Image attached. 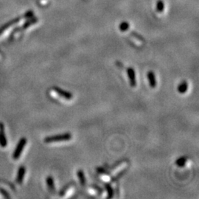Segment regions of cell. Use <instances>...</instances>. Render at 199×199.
Wrapping results in <instances>:
<instances>
[{
  "mask_svg": "<svg viewBox=\"0 0 199 199\" xmlns=\"http://www.w3.org/2000/svg\"><path fill=\"white\" fill-rule=\"evenodd\" d=\"M72 137L70 133H64L62 134L54 135V136H47L44 139V142L46 143H53V142H59L69 141Z\"/></svg>",
  "mask_w": 199,
  "mask_h": 199,
  "instance_id": "6da1fadb",
  "label": "cell"
},
{
  "mask_svg": "<svg viewBox=\"0 0 199 199\" xmlns=\"http://www.w3.org/2000/svg\"><path fill=\"white\" fill-rule=\"evenodd\" d=\"M53 89L57 94H58V95L61 96L63 98L66 99V100H68V101L69 100H72V97H73V94L71 92H68V91L63 90V89L59 88V87L54 86L53 88Z\"/></svg>",
  "mask_w": 199,
  "mask_h": 199,
  "instance_id": "7a4b0ae2",
  "label": "cell"
},
{
  "mask_svg": "<svg viewBox=\"0 0 199 199\" xmlns=\"http://www.w3.org/2000/svg\"><path fill=\"white\" fill-rule=\"evenodd\" d=\"M126 72L129 78V83L131 87H136V72L134 69L132 67H128L126 69Z\"/></svg>",
  "mask_w": 199,
  "mask_h": 199,
  "instance_id": "3957f363",
  "label": "cell"
},
{
  "mask_svg": "<svg viewBox=\"0 0 199 199\" xmlns=\"http://www.w3.org/2000/svg\"><path fill=\"white\" fill-rule=\"evenodd\" d=\"M26 143H27V140H26L25 138H23V139H22V140H20L19 143L18 144L17 148H16L15 152H14V154H13L14 159H19V157H20L21 153H22V151H23V150H24Z\"/></svg>",
  "mask_w": 199,
  "mask_h": 199,
  "instance_id": "277c9868",
  "label": "cell"
},
{
  "mask_svg": "<svg viewBox=\"0 0 199 199\" xmlns=\"http://www.w3.org/2000/svg\"><path fill=\"white\" fill-rule=\"evenodd\" d=\"M148 81H149V84H150V86L151 88H154L155 87L157 86V80H156V76H155V74L153 72L150 71L148 72Z\"/></svg>",
  "mask_w": 199,
  "mask_h": 199,
  "instance_id": "5b68a950",
  "label": "cell"
},
{
  "mask_svg": "<svg viewBox=\"0 0 199 199\" xmlns=\"http://www.w3.org/2000/svg\"><path fill=\"white\" fill-rule=\"evenodd\" d=\"M177 90H178V92L180 94H185L187 92V91L188 90V83L187 81H185V80L182 81L178 86Z\"/></svg>",
  "mask_w": 199,
  "mask_h": 199,
  "instance_id": "8992f818",
  "label": "cell"
},
{
  "mask_svg": "<svg viewBox=\"0 0 199 199\" xmlns=\"http://www.w3.org/2000/svg\"><path fill=\"white\" fill-rule=\"evenodd\" d=\"M47 184L48 188H49V190L52 192V193H54L55 191V183H54V179L52 176H48L47 178Z\"/></svg>",
  "mask_w": 199,
  "mask_h": 199,
  "instance_id": "52a82bcc",
  "label": "cell"
},
{
  "mask_svg": "<svg viewBox=\"0 0 199 199\" xmlns=\"http://www.w3.org/2000/svg\"><path fill=\"white\" fill-rule=\"evenodd\" d=\"M187 158L186 157H179V159H177L176 160H175V164L178 166V167H183L185 166L186 163H187Z\"/></svg>",
  "mask_w": 199,
  "mask_h": 199,
  "instance_id": "ba28073f",
  "label": "cell"
},
{
  "mask_svg": "<svg viewBox=\"0 0 199 199\" xmlns=\"http://www.w3.org/2000/svg\"><path fill=\"white\" fill-rule=\"evenodd\" d=\"M77 175H78V178L79 179V181H80V184L82 186H85L86 185V177H85V174H84V171L82 170H79L77 173Z\"/></svg>",
  "mask_w": 199,
  "mask_h": 199,
  "instance_id": "9c48e42d",
  "label": "cell"
},
{
  "mask_svg": "<svg viewBox=\"0 0 199 199\" xmlns=\"http://www.w3.org/2000/svg\"><path fill=\"white\" fill-rule=\"evenodd\" d=\"M103 185L106 188V191H107L108 198H111L114 197V190H113L112 187L111 186V184H108V183H104Z\"/></svg>",
  "mask_w": 199,
  "mask_h": 199,
  "instance_id": "30bf717a",
  "label": "cell"
},
{
  "mask_svg": "<svg viewBox=\"0 0 199 199\" xmlns=\"http://www.w3.org/2000/svg\"><path fill=\"white\" fill-rule=\"evenodd\" d=\"M24 174H25V168L24 167H20L19 171V173H18V177H17V182L21 184L24 179Z\"/></svg>",
  "mask_w": 199,
  "mask_h": 199,
  "instance_id": "8fae6325",
  "label": "cell"
},
{
  "mask_svg": "<svg viewBox=\"0 0 199 199\" xmlns=\"http://www.w3.org/2000/svg\"><path fill=\"white\" fill-rule=\"evenodd\" d=\"M127 170H128V168H125L124 170H121L120 172L118 173L117 174V175H116L115 176L113 177V178H112V181L115 182V181H117L119 180V179H121V178H122V177H123V175H125V173L127 172Z\"/></svg>",
  "mask_w": 199,
  "mask_h": 199,
  "instance_id": "7c38bea8",
  "label": "cell"
},
{
  "mask_svg": "<svg viewBox=\"0 0 199 199\" xmlns=\"http://www.w3.org/2000/svg\"><path fill=\"white\" fill-rule=\"evenodd\" d=\"M96 171L97 173L101 174V175H110V173L107 169L104 168L102 167H98L96 168Z\"/></svg>",
  "mask_w": 199,
  "mask_h": 199,
  "instance_id": "4fadbf2b",
  "label": "cell"
},
{
  "mask_svg": "<svg viewBox=\"0 0 199 199\" xmlns=\"http://www.w3.org/2000/svg\"><path fill=\"white\" fill-rule=\"evenodd\" d=\"M91 187H92V188H93L94 190H95L96 191H97V192H98L99 195H102L103 192V189L101 188V187H100L99 186L96 185V184H92L91 185Z\"/></svg>",
  "mask_w": 199,
  "mask_h": 199,
  "instance_id": "5bb4252c",
  "label": "cell"
},
{
  "mask_svg": "<svg viewBox=\"0 0 199 199\" xmlns=\"http://www.w3.org/2000/svg\"><path fill=\"white\" fill-rule=\"evenodd\" d=\"M70 186H71V184H69L68 185L65 186V187L63 188V190H61V192H60V196H64V195L66 194V191L68 190L69 188L70 187Z\"/></svg>",
  "mask_w": 199,
  "mask_h": 199,
  "instance_id": "9a60e30c",
  "label": "cell"
},
{
  "mask_svg": "<svg viewBox=\"0 0 199 199\" xmlns=\"http://www.w3.org/2000/svg\"><path fill=\"white\" fill-rule=\"evenodd\" d=\"M128 27H129L128 24H127L126 22H123V23H122V24H120V26H119V30H120L121 31H125L128 30Z\"/></svg>",
  "mask_w": 199,
  "mask_h": 199,
  "instance_id": "2e32d148",
  "label": "cell"
},
{
  "mask_svg": "<svg viewBox=\"0 0 199 199\" xmlns=\"http://www.w3.org/2000/svg\"><path fill=\"white\" fill-rule=\"evenodd\" d=\"M123 160H121V161H119V162H116L115 164H114V165H112L111 167H110V168H111V169H114V168H115L116 167H118L119 165H120V164L121 163H123Z\"/></svg>",
  "mask_w": 199,
  "mask_h": 199,
  "instance_id": "e0dca14e",
  "label": "cell"
}]
</instances>
